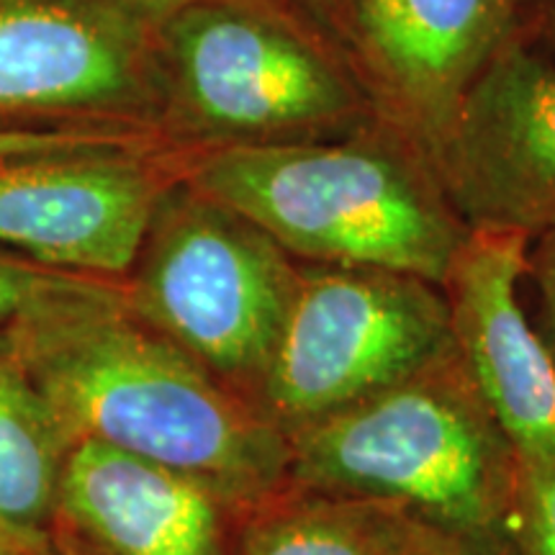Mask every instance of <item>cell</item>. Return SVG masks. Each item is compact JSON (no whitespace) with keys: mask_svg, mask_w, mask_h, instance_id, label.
<instances>
[{"mask_svg":"<svg viewBox=\"0 0 555 555\" xmlns=\"http://www.w3.org/2000/svg\"><path fill=\"white\" fill-rule=\"evenodd\" d=\"M119 3L131 16H137L142 24H147L155 31L165 21L178 16V13L191 9V5L204 3V0H119Z\"/></svg>","mask_w":555,"mask_h":555,"instance_id":"d6986e66","label":"cell"},{"mask_svg":"<svg viewBox=\"0 0 555 555\" xmlns=\"http://www.w3.org/2000/svg\"><path fill=\"white\" fill-rule=\"evenodd\" d=\"M62 275L73 273L44 270L21 258H13L9 253H0V337L24 314L34 298L52 288Z\"/></svg>","mask_w":555,"mask_h":555,"instance_id":"2e32d148","label":"cell"},{"mask_svg":"<svg viewBox=\"0 0 555 555\" xmlns=\"http://www.w3.org/2000/svg\"><path fill=\"white\" fill-rule=\"evenodd\" d=\"M545 3V21L551 24V29L555 34V0H543Z\"/></svg>","mask_w":555,"mask_h":555,"instance_id":"7402d4cb","label":"cell"},{"mask_svg":"<svg viewBox=\"0 0 555 555\" xmlns=\"http://www.w3.org/2000/svg\"><path fill=\"white\" fill-rule=\"evenodd\" d=\"M69 442L193 478L234 512L288 486V437L129 309L121 281L62 275L0 337Z\"/></svg>","mask_w":555,"mask_h":555,"instance_id":"6da1fadb","label":"cell"},{"mask_svg":"<svg viewBox=\"0 0 555 555\" xmlns=\"http://www.w3.org/2000/svg\"><path fill=\"white\" fill-rule=\"evenodd\" d=\"M41 545H29L26 540H21L16 532H11L9 527L0 525V555H31Z\"/></svg>","mask_w":555,"mask_h":555,"instance_id":"ffe728a7","label":"cell"},{"mask_svg":"<svg viewBox=\"0 0 555 555\" xmlns=\"http://www.w3.org/2000/svg\"><path fill=\"white\" fill-rule=\"evenodd\" d=\"M159 111L155 31L119 0H0V131L159 139Z\"/></svg>","mask_w":555,"mask_h":555,"instance_id":"52a82bcc","label":"cell"},{"mask_svg":"<svg viewBox=\"0 0 555 555\" xmlns=\"http://www.w3.org/2000/svg\"><path fill=\"white\" fill-rule=\"evenodd\" d=\"M468 229L535 237L555 224V57L517 34L489 60L429 147Z\"/></svg>","mask_w":555,"mask_h":555,"instance_id":"9c48e42d","label":"cell"},{"mask_svg":"<svg viewBox=\"0 0 555 555\" xmlns=\"http://www.w3.org/2000/svg\"><path fill=\"white\" fill-rule=\"evenodd\" d=\"M509 555H555V466L519 478Z\"/></svg>","mask_w":555,"mask_h":555,"instance_id":"9a60e30c","label":"cell"},{"mask_svg":"<svg viewBox=\"0 0 555 555\" xmlns=\"http://www.w3.org/2000/svg\"><path fill=\"white\" fill-rule=\"evenodd\" d=\"M180 170L183 155L150 137L0 157V253L124 281Z\"/></svg>","mask_w":555,"mask_h":555,"instance_id":"ba28073f","label":"cell"},{"mask_svg":"<svg viewBox=\"0 0 555 555\" xmlns=\"http://www.w3.org/2000/svg\"><path fill=\"white\" fill-rule=\"evenodd\" d=\"M525 0H350L380 95L427 152L470 82L517 34Z\"/></svg>","mask_w":555,"mask_h":555,"instance_id":"7c38bea8","label":"cell"},{"mask_svg":"<svg viewBox=\"0 0 555 555\" xmlns=\"http://www.w3.org/2000/svg\"><path fill=\"white\" fill-rule=\"evenodd\" d=\"M240 517L178 470L80 440L62 468L54 530L86 555H232Z\"/></svg>","mask_w":555,"mask_h":555,"instance_id":"8fae6325","label":"cell"},{"mask_svg":"<svg viewBox=\"0 0 555 555\" xmlns=\"http://www.w3.org/2000/svg\"><path fill=\"white\" fill-rule=\"evenodd\" d=\"M453 350L448 298L420 275L298 262L258 409L283 435L412 378Z\"/></svg>","mask_w":555,"mask_h":555,"instance_id":"8992f818","label":"cell"},{"mask_svg":"<svg viewBox=\"0 0 555 555\" xmlns=\"http://www.w3.org/2000/svg\"><path fill=\"white\" fill-rule=\"evenodd\" d=\"M232 555H474L404 506L283 486L237 522Z\"/></svg>","mask_w":555,"mask_h":555,"instance_id":"4fadbf2b","label":"cell"},{"mask_svg":"<svg viewBox=\"0 0 555 555\" xmlns=\"http://www.w3.org/2000/svg\"><path fill=\"white\" fill-rule=\"evenodd\" d=\"M31 555H86V553H80L78 547L69 543L65 535H60L57 530H52V535L44 540V545L37 547Z\"/></svg>","mask_w":555,"mask_h":555,"instance_id":"44dd1931","label":"cell"},{"mask_svg":"<svg viewBox=\"0 0 555 555\" xmlns=\"http://www.w3.org/2000/svg\"><path fill=\"white\" fill-rule=\"evenodd\" d=\"M288 483L404 506L474 555H509L519 457L455 347L288 435Z\"/></svg>","mask_w":555,"mask_h":555,"instance_id":"7a4b0ae2","label":"cell"},{"mask_svg":"<svg viewBox=\"0 0 555 555\" xmlns=\"http://www.w3.org/2000/svg\"><path fill=\"white\" fill-rule=\"evenodd\" d=\"M137 134H93V131H52V134H9L0 131V157L41 155V152H60L86 147V144L108 142V139H129Z\"/></svg>","mask_w":555,"mask_h":555,"instance_id":"ac0fdd59","label":"cell"},{"mask_svg":"<svg viewBox=\"0 0 555 555\" xmlns=\"http://www.w3.org/2000/svg\"><path fill=\"white\" fill-rule=\"evenodd\" d=\"M121 283L147 327L258 406L298 288V260L270 234L180 178Z\"/></svg>","mask_w":555,"mask_h":555,"instance_id":"5b68a950","label":"cell"},{"mask_svg":"<svg viewBox=\"0 0 555 555\" xmlns=\"http://www.w3.org/2000/svg\"><path fill=\"white\" fill-rule=\"evenodd\" d=\"M159 139L180 155L311 142L360 114L345 69L262 0H204L155 29Z\"/></svg>","mask_w":555,"mask_h":555,"instance_id":"277c9868","label":"cell"},{"mask_svg":"<svg viewBox=\"0 0 555 555\" xmlns=\"http://www.w3.org/2000/svg\"><path fill=\"white\" fill-rule=\"evenodd\" d=\"M530 237L468 229L442 283L453 347L522 476L555 466V360L519 304Z\"/></svg>","mask_w":555,"mask_h":555,"instance_id":"30bf717a","label":"cell"},{"mask_svg":"<svg viewBox=\"0 0 555 555\" xmlns=\"http://www.w3.org/2000/svg\"><path fill=\"white\" fill-rule=\"evenodd\" d=\"M180 178L291 258L446 283L468 237L433 170L373 142H286L183 155Z\"/></svg>","mask_w":555,"mask_h":555,"instance_id":"3957f363","label":"cell"},{"mask_svg":"<svg viewBox=\"0 0 555 555\" xmlns=\"http://www.w3.org/2000/svg\"><path fill=\"white\" fill-rule=\"evenodd\" d=\"M535 247H527V273L535 281L540 298V337L555 360V224L535 234Z\"/></svg>","mask_w":555,"mask_h":555,"instance_id":"e0dca14e","label":"cell"},{"mask_svg":"<svg viewBox=\"0 0 555 555\" xmlns=\"http://www.w3.org/2000/svg\"><path fill=\"white\" fill-rule=\"evenodd\" d=\"M69 448L50 404L0 350V525L29 545L52 535Z\"/></svg>","mask_w":555,"mask_h":555,"instance_id":"5bb4252c","label":"cell"}]
</instances>
